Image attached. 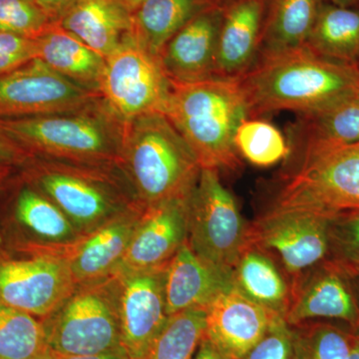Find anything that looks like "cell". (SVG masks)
Returning a JSON list of instances; mask_svg holds the SVG:
<instances>
[{"label":"cell","mask_w":359,"mask_h":359,"mask_svg":"<svg viewBox=\"0 0 359 359\" xmlns=\"http://www.w3.org/2000/svg\"><path fill=\"white\" fill-rule=\"evenodd\" d=\"M121 167L144 207L192 193L202 170L192 149L162 112L127 123Z\"/></svg>","instance_id":"cell-5"},{"label":"cell","mask_w":359,"mask_h":359,"mask_svg":"<svg viewBox=\"0 0 359 359\" xmlns=\"http://www.w3.org/2000/svg\"><path fill=\"white\" fill-rule=\"evenodd\" d=\"M359 209V143L323 149L285 168L269 210L332 215Z\"/></svg>","instance_id":"cell-7"},{"label":"cell","mask_w":359,"mask_h":359,"mask_svg":"<svg viewBox=\"0 0 359 359\" xmlns=\"http://www.w3.org/2000/svg\"><path fill=\"white\" fill-rule=\"evenodd\" d=\"M223 14L224 4L205 9L163 46L160 63L170 81L187 84L215 78Z\"/></svg>","instance_id":"cell-17"},{"label":"cell","mask_w":359,"mask_h":359,"mask_svg":"<svg viewBox=\"0 0 359 359\" xmlns=\"http://www.w3.org/2000/svg\"><path fill=\"white\" fill-rule=\"evenodd\" d=\"M248 229L218 170L202 168L189 202V247L207 263L231 273L247 245Z\"/></svg>","instance_id":"cell-9"},{"label":"cell","mask_w":359,"mask_h":359,"mask_svg":"<svg viewBox=\"0 0 359 359\" xmlns=\"http://www.w3.org/2000/svg\"><path fill=\"white\" fill-rule=\"evenodd\" d=\"M75 285L67 257L18 249L0 240V306L43 320Z\"/></svg>","instance_id":"cell-10"},{"label":"cell","mask_w":359,"mask_h":359,"mask_svg":"<svg viewBox=\"0 0 359 359\" xmlns=\"http://www.w3.org/2000/svg\"><path fill=\"white\" fill-rule=\"evenodd\" d=\"M349 359H359V347L355 342L353 344V351H351V358Z\"/></svg>","instance_id":"cell-46"},{"label":"cell","mask_w":359,"mask_h":359,"mask_svg":"<svg viewBox=\"0 0 359 359\" xmlns=\"http://www.w3.org/2000/svg\"><path fill=\"white\" fill-rule=\"evenodd\" d=\"M327 215L297 210H268L249 224L247 245L271 257L290 287L309 269L327 259Z\"/></svg>","instance_id":"cell-12"},{"label":"cell","mask_w":359,"mask_h":359,"mask_svg":"<svg viewBox=\"0 0 359 359\" xmlns=\"http://www.w3.org/2000/svg\"><path fill=\"white\" fill-rule=\"evenodd\" d=\"M52 21L36 0H0V30L37 39L50 28Z\"/></svg>","instance_id":"cell-34"},{"label":"cell","mask_w":359,"mask_h":359,"mask_svg":"<svg viewBox=\"0 0 359 359\" xmlns=\"http://www.w3.org/2000/svg\"><path fill=\"white\" fill-rule=\"evenodd\" d=\"M145 207L122 215L85 236L68 255L75 285L110 278L120 269Z\"/></svg>","instance_id":"cell-20"},{"label":"cell","mask_w":359,"mask_h":359,"mask_svg":"<svg viewBox=\"0 0 359 359\" xmlns=\"http://www.w3.org/2000/svg\"><path fill=\"white\" fill-rule=\"evenodd\" d=\"M294 359H349L353 347L351 328L328 320H311L290 327Z\"/></svg>","instance_id":"cell-30"},{"label":"cell","mask_w":359,"mask_h":359,"mask_svg":"<svg viewBox=\"0 0 359 359\" xmlns=\"http://www.w3.org/2000/svg\"><path fill=\"white\" fill-rule=\"evenodd\" d=\"M52 359H130L128 354L124 351L123 347L114 349L108 353L100 354H93V355H58L54 354Z\"/></svg>","instance_id":"cell-40"},{"label":"cell","mask_w":359,"mask_h":359,"mask_svg":"<svg viewBox=\"0 0 359 359\" xmlns=\"http://www.w3.org/2000/svg\"><path fill=\"white\" fill-rule=\"evenodd\" d=\"M233 287L250 301L285 316L290 287L282 269L266 254L245 245L231 269Z\"/></svg>","instance_id":"cell-26"},{"label":"cell","mask_w":359,"mask_h":359,"mask_svg":"<svg viewBox=\"0 0 359 359\" xmlns=\"http://www.w3.org/2000/svg\"><path fill=\"white\" fill-rule=\"evenodd\" d=\"M145 1L146 0H123V2L126 4V6L128 7L132 13Z\"/></svg>","instance_id":"cell-44"},{"label":"cell","mask_w":359,"mask_h":359,"mask_svg":"<svg viewBox=\"0 0 359 359\" xmlns=\"http://www.w3.org/2000/svg\"><path fill=\"white\" fill-rule=\"evenodd\" d=\"M358 66H359V65H358Z\"/></svg>","instance_id":"cell-48"},{"label":"cell","mask_w":359,"mask_h":359,"mask_svg":"<svg viewBox=\"0 0 359 359\" xmlns=\"http://www.w3.org/2000/svg\"><path fill=\"white\" fill-rule=\"evenodd\" d=\"M328 261L346 273L359 271V209L328 218Z\"/></svg>","instance_id":"cell-33"},{"label":"cell","mask_w":359,"mask_h":359,"mask_svg":"<svg viewBox=\"0 0 359 359\" xmlns=\"http://www.w3.org/2000/svg\"><path fill=\"white\" fill-rule=\"evenodd\" d=\"M219 0H146L133 13L135 39L151 53L161 49L194 18Z\"/></svg>","instance_id":"cell-27"},{"label":"cell","mask_w":359,"mask_h":359,"mask_svg":"<svg viewBox=\"0 0 359 359\" xmlns=\"http://www.w3.org/2000/svg\"><path fill=\"white\" fill-rule=\"evenodd\" d=\"M244 359H294L292 328L282 316H276L266 334Z\"/></svg>","instance_id":"cell-35"},{"label":"cell","mask_w":359,"mask_h":359,"mask_svg":"<svg viewBox=\"0 0 359 359\" xmlns=\"http://www.w3.org/2000/svg\"><path fill=\"white\" fill-rule=\"evenodd\" d=\"M192 359H231L224 355L210 340L203 337Z\"/></svg>","instance_id":"cell-39"},{"label":"cell","mask_w":359,"mask_h":359,"mask_svg":"<svg viewBox=\"0 0 359 359\" xmlns=\"http://www.w3.org/2000/svg\"><path fill=\"white\" fill-rule=\"evenodd\" d=\"M334 6L341 7H359V0H327Z\"/></svg>","instance_id":"cell-43"},{"label":"cell","mask_w":359,"mask_h":359,"mask_svg":"<svg viewBox=\"0 0 359 359\" xmlns=\"http://www.w3.org/2000/svg\"><path fill=\"white\" fill-rule=\"evenodd\" d=\"M349 328H351V334H353L354 342H355L359 347V323L358 325H355V327Z\"/></svg>","instance_id":"cell-45"},{"label":"cell","mask_w":359,"mask_h":359,"mask_svg":"<svg viewBox=\"0 0 359 359\" xmlns=\"http://www.w3.org/2000/svg\"><path fill=\"white\" fill-rule=\"evenodd\" d=\"M205 309H193L169 316L145 359H192L204 337Z\"/></svg>","instance_id":"cell-31"},{"label":"cell","mask_w":359,"mask_h":359,"mask_svg":"<svg viewBox=\"0 0 359 359\" xmlns=\"http://www.w3.org/2000/svg\"><path fill=\"white\" fill-rule=\"evenodd\" d=\"M126 124L97 99L55 114L0 119V132L30 157L121 165Z\"/></svg>","instance_id":"cell-4"},{"label":"cell","mask_w":359,"mask_h":359,"mask_svg":"<svg viewBox=\"0 0 359 359\" xmlns=\"http://www.w3.org/2000/svg\"><path fill=\"white\" fill-rule=\"evenodd\" d=\"M285 320L290 327L311 320H340L349 327L359 323V309L348 276L325 259L290 285Z\"/></svg>","instance_id":"cell-15"},{"label":"cell","mask_w":359,"mask_h":359,"mask_svg":"<svg viewBox=\"0 0 359 359\" xmlns=\"http://www.w3.org/2000/svg\"><path fill=\"white\" fill-rule=\"evenodd\" d=\"M348 276L349 283H351V290H353V294L354 299H355L356 306L359 309V271L355 273H346Z\"/></svg>","instance_id":"cell-42"},{"label":"cell","mask_w":359,"mask_h":359,"mask_svg":"<svg viewBox=\"0 0 359 359\" xmlns=\"http://www.w3.org/2000/svg\"><path fill=\"white\" fill-rule=\"evenodd\" d=\"M191 194L145 207L119 269L166 268L187 242Z\"/></svg>","instance_id":"cell-16"},{"label":"cell","mask_w":359,"mask_h":359,"mask_svg":"<svg viewBox=\"0 0 359 359\" xmlns=\"http://www.w3.org/2000/svg\"><path fill=\"white\" fill-rule=\"evenodd\" d=\"M41 320L49 346L58 355H93L122 347L117 273L75 285Z\"/></svg>","instance_id":"cell-6"},{"label":"cell","mask_w":359,"mask_h":359,"mask_svg":"<svg viewBox=\"0 0 359 359\" xmlns=\"http://www.w3.org/2000/svg\"><path fill=\"white\" fill-rule=\"evenodd\" d=\"M233 289L230 271L198 257L185 243L166 268L165 299L168 316L205 309L219 294Z\"/></svg>","instance_id":"cell-21"},{"label":"cell","mask_w":359,"mask_h":359,"mask_svg":"<svg viewBox=\"0 0 359 359\" xmlns=\"http://www.w3.org/2000/svg\"><path fill=\"white\" fill-rule=\"evenodd\" d=\"M249 118L278 111L297 114L330 107L359 92V66L320 57L306 47L259 59L236 79Z\"/></svg>","instance_id":"cell-1"},{"label":"cell","mask_w":359,"mask_h":359,"mask_svg":"<svg viewBox=\"0 0 359 359\" xmlns=\"http://www.w3.org/2000/svg\"><path fill=\"white\" fill-rule=\"evenodd\" d=\"M304 47L320 57L359 65V7L327 2L321 8Z\"/></svg>","instance_id":"cell-28"},{"label":"cell","mask_w":359,"mask_h":359,"mask_svg":"<svg viewBox=\"0 0 359 359\" xmlns=\"http://www.w3.org/2000/svg\"><path fill=\"white\" fill-rule=\"evenodd\" d=\"M266 0H231L224 4L215 78L238 79L259 56Z\"/></svg>","instance_id":"cell-19"},{"label":"cell","mask_w":359,"mask_h":359,"mask_svg":"<svg viewBox=\"0 0 359 359\" xmlns=\"http://www.w3.org/2000/svg\"><path fill=\"white\" fill-rule=\"evenodd\" d=\"M37 58L51 69L90 91L99 93L105 58L57 22L36 39Z\"/></svg>","instance_id":"cell-25"},{"label":"cell","mask_w":359,"mask_h":359,"mask_svg":"<svg viewBox=\"0 0 359 359\" xmlns=\"http://www.w3.org/2000/svg\"><path fill=\"white\" fill-rule=\"evenodd\" d=\"M287 140V165L316 151L359 143V92L325 109L299 114Z\"/></svg>","instance_id":"cell-22"},{"label":"cell","mask_w":359,"mask_h":359,"mask_svg":"<svg viewBox=\"0 0 359 359\" xmlns=\"http://www.w3.org/2000/svg\"><path fill=\"white\" fill-rule=\"evenodd\" d=\"M162 113L184 137L201 167L218 171L242 168L235 135L241 123L249 118V109L237 80L171 82Z\"/></svg>","instance_id":"cell-3"},{"label":"cell","mask_w":359,"mask_h":359,"mask_svg":"<svg viewBox=\"0 0 359 359\" xmlns=\"http://www.w3.org/2000/svg\"><path fill=\"white\" fill-rule=\"evenodd\" d=\"M18 168L14 166V165L0 162V188L6 184L7 180L15 173Z\"/></svg>","instance_id":"cell-41"},{"label":"cell","mask_w":359,"mask_h":359,"mask_svg":"<svg viewBox=\"0 0 359 359\" xmlns=\"http://www.w3.org/2000/svg\"><path fill=\"white\" fill-rule=\"evenodd\" d=\"M18 172L84 237L131 210L144 207L119 164L30 157Z\"/></svg>","instance_id":"cell-2"},{"label":"cell","mask_w":359,"mask_h":359,"mask_svg":"<svg viewBox=\"0 0 359 359\" xmlns=\"http://www.w3.org/2000/svg\"><path fill=\"white\" fill-rule=\"evenodd\" d=\"M53 355L40 318L0 306V359H52Z\"/></svg>","instance_id":"cell-29"},{"label":"cell","mask_w":359,"mask_h":359,"mask_svg":"<svg viewBox=\"0 0 359 359\" xmlns=\"http://www.w3.org/2000/svg\"><path fill=\"white\" fill-rule=\"evenodd\" d=\"M59 25L107 57L133 34V13L123 0H77Z\"/></svg>","instance_id":"cell-23"},{"label":"cell","mask_w":359,"mask_h":359,"mask_svg":"<svg viewBox=\"0 0 359 359\" xmlns=\"http://www.w3.org/2000/svg\"><path fill=\"white\" fill-rule=\"evenodd\" d=\"M278 316L233 287L205 309L204 337L229 358L244 359Z\"/></svg>","instance_id":"cell-18"},{"label":"cell","mask_w":359,"mask_h":359,"mask_svg":"<svg viewBox=\"0 0 359 359\" xmlns=\"http://www.w3.org/2000/svg\"><path fill=\"white\" fill-rule=\"evenodd\" d=\"M83 238L18 168L0 188V240L4 244L68 257Z\"/></svg>","instance_id":"cell-8"},{"label":"cell","mask_w":359,"mask_h":359,"mask_svg":"<svg viewBox=\"0 0 359 359\" xmlns=\"http://www.w3.org/2000/svg\"><path fill=\"white\" fill-rule=\"evenodd\" d=\"M171 88L159 56L128 37L105 58L99 93L125 124L139 116L162 112Z\"/></svg>","instance_id":"cell-11"},{"label":"cell","mask_w":359,"mask_h":359,"mask_svg":"<svg viewBox=\"0 0 359 359\" xmlns=\"http://www.w3.org/2000/svg\"><path fill=\"white\" fill-rule=\"evenodd\" d=\"M167 268V266H166ZM166 268L117 271L121 346L130 359H145L167 323Z\"/></svg>","instance_id":"cell-14"},{"label":"cell","mask_w":359,"mask_h":359,"mask_svg":"<svg viewBox=\"0 0 359 359\" xmlns=\"http://www.w3.org/2000/svg\"><path fill=\"white\" fill-rule=\"evenodd\" d=\"M327 2V0H266L257 61L304 47Z\"/></svg>","instance_id":"cell-24"},{"label":"cell","mask_w":359,"mask_h":359,"mask_svg":"<svg viewBox=\"0 0 359 359\" xmlns=\"http://www.w3.org/2000/svg\"><path fill=\"white\" fill-rule=\"evenodd\" d=\"M37 58L36 39L0 30V76Z\"/></svg>","instance_id":"cell-36"},{"label":"cell","mask_w":359,"mask_h":359,"mask_svg":"<svg viewBox=\"0 0 359 359\" xmlns=\"http://www.w3.org/2000/svg\"><path fill=\"white\" fill-rule=\"evenodd\" d=\"M30 156L0 132V162L20 167Z\"/></svg>","instance_id":"cell-37"},{"label":"cell","mask_w":359,"mask_h":359,"mask_svg":"<svg viewBox=\"0 0 359 359\" xmlns=\"http://www.w3.org/2000/svg\"><path fill=\"white\" fill-rule=\"evenodd\" d=\"M235 146L240 157L257 167H269L285 160L287 138L276 126L257 118H247L238 127Z\"/></svg>","instance_id":"cell-32"},{"label":"cell","mask_w":359,"mask_h":359,"mask_svg":"<svg viewBox=\"0 0 359 359\" xmlns=\"http://www.w3.org/2000/svg\"><path fill=\"white\" fill-rule=\"evenodd\" d=\"M100 97L35 58L0 76V119L67 112Z\"/></svg>","instance_id":"cell-13"},{"label":"cell","mask_w":359,"mask_h":359,"mask_svg":"<svg viewBox=\"0 0 359 359\" xmlns=\"http://www.w3.org/2000/svg\"><path fill=\"white\" fill-rule=\"evenodd\" d=\"M77 0H36L52 22H57L66 11Z\"/></svg>","instance_id":"cell-38"},{"label":"cell","mask_w":359,"mask_h":359,"mask_svg":"<svg viewBox=\"0 0 359 359\" xmlns=\"http://www.w3.org/2000/svg\"><path fill=\"white\" fill-rule=\"evenodd\" d=\"M219 1H221L222 4H226V2L231 1V0H219Z\"/></svg>","instance_id":"cell-47"}]
</instances>
